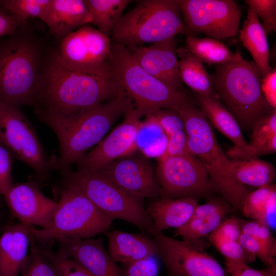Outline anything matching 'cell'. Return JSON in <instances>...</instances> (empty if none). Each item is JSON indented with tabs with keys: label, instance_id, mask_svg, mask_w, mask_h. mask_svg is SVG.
<instances>
[{
	"label": "cell",
	"instance_id": "44dd1931",
	"mask_svg": "<svg viewBox=\"0 0 276 276\" xmlns=\"http://www.w3.org/2000/svg\"><path fill=\"white\" fill-rule=\"evenodd\" d=\"M29 226H7L0 237V276H18L28 256L32 235Z\"/></svg>",
	"mask_w": 276,
	"mask_h": 276
},
{
	"label": "cell",
	"instance_id": "30bf717a",
	"mask_svg": "<svg viewBox=\"0 0 276 276\" xmlns=\"http://www.w3.org/2000/svg\"><path fill=\"white\" fill-rule=\"evenodd\" d=\"M0 142L41 177L53 168L31 123L19 107L0 101Z\"/></svg>",
	"mask_w": 276,
	"mask_h": 276
},
{
	"label": "cell",
	"instance_id": "7402d4cb",
	"mask_svg": "<svg viewBox=\"0 0 276 276\" xmlns=\"http://www.w3.org/2000/svg\"><path fill=\"white\" fill-rule=\"evenodd\" d=\"M232 208L222 197L212 198L204 204H198L188 221L176 229L175 235L181 236L185 240H194L209 236L233 211Z\"/></svg>",
	"mask_w": 276,
	"mask_h": 276
},
{
	"label": "cell",
	"instance_id": "ac0fdd59",
	"mask_svg": "<svg viewBox=\"0 0 276 276\" xmlns=\"http://www.w3.org/2000/svg\"><path fill=\"white\" fill-rule=\"evenodd\" d=\"M176 39L173 37L148 46H126L138 63L171 88L183 91L179 72Z\"/></svg>",
	"mask_w": 276,
	"mask_h": 276
},
{
	"label": "cell",
	"instance_id": "4fadbf2b",
	"mask_svg": "<svg viewBox=\"0 0 276 276\" xmlns=\"http://www.w3.org/2000/svg\"><path fill=\"white\" fill-rule=\"evenodd\" d=\"M156 177L167 198L197 199L215 192L204 166L189 153L160 158Z\"/></svg>",
	"mask_w": 276,
	"mask_h": 276
},
{
	"label": "cell",
	"instance_id": "c3c4849f",
	"mask_svg": "<svg viewBox=\"0 0 276 276\" xmlns=\"http://www.w3.org/2000/svg\"><path fill=\"white\" fill-rule=\"evenodd\" d=\"M261 88L268 104L274 109L276 108V70L275 68L262 77Z\"/></svg>",
	"mask_w": 276,
	"mask_h": 276
},
{
	"label": "cell",
	"instance_id": "9a60e30c",
	"mask_svg": "<svg viewBox=\"0 0 276 276\" xmlns=\"http://www.w3.org/2000/svg\"><path fill=\"white\" fill-rule=\"evenodd\" d=\"M144 114L132 106L118 125L77 163L79 170L97 172L109 163L130 156L137 149V135Z\"/></svg>",
	"mask_w": 276,
	"mask_h": 276
},
{
	"label": "cell",
	"instance_id": "2e32d148",
	"mask_svg": "<svg viewBox=\"0 0 276 276\" xmlns=\"http://www.w3.org/2000/svg\"><path fill=\"white\" fill-rule=\"evenodd\" d=\"M126 193L142 202L160 192L156 175L146 159L129 156L113 161L97 171Z\"/></svg>",
	"mask_w": 276,
	"mask_h": 276
},
{
	"label": "cell",
	"instance_id": "5b68a950",
	"mask_svg": "<svg viewBox=\"0 0 276 276\" xmlns=\"http://www.w3.org/2000/svg\"><path fill=\"white\" fill-rule=\"evenodd\" d=\"M109 62L120 86L144 116L165 109L178 111L195 102L185 93L171 88L148 73L123 44H111Z\"/></svg>",
	"mask_w": 276,
	"mask_h": 276
},
{
	"label": "cell",
	"instance_id": "ee69618b",
	"mask_svg": "<svg viewBox=\"0 0 276 276\" xmlns=\"http://www.w3.org/2000/svg\"><path fill=\"white\" fill-rule=\"evenodd\" d=\"M11 156L0 142V194L3 196L13 185Z\"/></svg>",
	"mask_w": 276,
	"mask_h": 276
},
{
	"label": "cell",
	"instance_id": "7bdbcfd3",
	"mask_svg": "<svg viewBox=\"0 0 276 276\" xmlns=\"http://www.w3.org/2000/svg\"><path fill=\"white\" fill-rule=\"evenodd\" d=\"M151 114L155 118L168 137L176 132L185 130L182 120L176 110L162 109Z\"/></svg>",
	"mask_w": 276,
	"mask_h": 276
},
{
	"label": "cell",
	"instance_id": "7a4b0ae2",
	"mask_svg": "<svg viewBox=\"0 0 276 276\" xmlns=\"http://www.w3.org/2000/svg\"><path fill=\"white\" fill-rule=\"evenodd\" d=\"M131 100L123 90L117 97L97 106L67 116L40 115L39 118L56 135L60 148L53 168L67 170L86 151L97 145L115 121L132 107Z\"/></svg>",
	"mask_w": 276,
	"mask_h": 276
},
{
	"label": "cell",
	"instance_id": "6da1fadb",
	"mask_svg": "<svg viewBox=\"0 0 276 276\" xmlns=\"http://www.w3.org/2000/svg\"><path fill=\"white\" fill-rule=\"evenodd\" d=\"M122 89L113 75L73 70L53 55L42 70L35 106L38 116H67L87 110L118 96Z\"/></svg>",
	"mask_w": 276,
	"mask_h": 276
},
{
	"label": "cell",
	"instance_id": "ffe728a7",
	"mask_svg": "<svg viewBox=\"0 0 276 276\" xmlns=\"http://www.w3.org/2000/svg\"><path fill=\"white\" fill-rule=\"evenodd\" d=\"M40 19L47 24L53 35L62 39L91 23L83 0H50Z\"/></svg>",
	"mask_w": 276,
	"mask_h": 276
},
{
	"label": "cell",
	"instance_id": "52a82bcc",
	"mask_svg": "<svg viewBox=\"0 0 276 276\" xmlns=\"http://www.w3.org/2000/svg\"><path fill=\"white\" fill-rule=\"evenodd\" d=\"M36 45L25 38L0 44V101L19 107L35 106L42 70Z\"/></svg>",
	"mask_w": 276,
	"mask_h": 276
},
{
	"label": "cell",
	"instance_id": "d6986e66",
	"mask_svg": "<svg viewBox=\"0 0 276 276\" xmlns=\"http://www.w3.org/2000/svg\"><path fill=\"white\" fill-rule=\"evenodd\" d=\"M59 245L57 253L70 258L95 276H125L99 239H71L59 238L55 240Z\"/></svg>",
	"mask_w": 276,
	"mask_h": 276
},
{
	"label": "cell",
	"instance_id": "681fc988",
	"mask_svg": "<svg viewBox=\"0 0 276 276\" xmlns=\"http://www.w3.org/2000/svg\"><path fill=\"white\" fill-rule=\"evenodd\" d=\"M24 24L16 15L0 10V37L13 34Z\"/></svg>",
	"mask_w": 276,
	"mask_h": 276
},
{
	"label": "cell",
	"instance_id": "4dcf8cb0",
	"mask_svg": "<svg viewBox=\"0 0 276 276\" xmlns=\"http://www.w3.org/2000/svg\"><path fill=\"white\" fill-rule=\"evenodd\" d=\"M141 121L137 135V148L146 156L159 159L166 149L168 136L152 114Z\"/></svg>",
	"mask_w": 276,
	"mask_h": 276
},
{
	"label": "cell",
	"instance_id": "74e56055",
	"mask_svg": "<svg viewBox=\"0 0 276 276\" xmlns=\"http://www.w3.org/2000/svg\"><path fill=\"white\" fill-rule=\"evenodd\" d=\"M238 242L249 253L258 257L266 266L276 271L275 256L260 241L241 233Z\"/></svg>",
	"mask_w": 276,
	"mask_h": 276
},
{
	"label": "cell",
	"instance_id": "f6af8a7d",
	"mask_svg": "<svg viewBox=\"0 0 276 276\" xmlns=\"http://www.w3.org/2000/svg\"><path fill=\"white\" fill-rule=\"evenodd\" d=\"M125 276H157L159 264L155 256L126 265Z\"/></svg>",
	"mask_w": 276,
	"mask_h": 276
},
{
	"label": "cell",
	"instance_id": "277c9868",
	"mask_svg": "<svg viewBox=\"0 0 276 276\" xmlns=\"http://www.w3.org/2000/svg\"><path fill=\"white\" fill-rule=\"evenodd\" d=\"M214 88L223 104L244 130L273 110L261 88L262 77L253 61L245 59L239 51L232 59L218 64L211 76Z\"/></svg>",
	"mask_w": 276,
	"mask_h": 276
},
{
	"label": "cell",
	"instance_id": "cb8c5ba5",
	"mask_svg": "<svg viewBox=\"0 0 276 276\" xmlns=\"http://www.w3.org/2000/svg\"><path fill=\"white\" fill-rule=\"evenodd\" d=\"M198 204L191 197H165L152 202L147 211L155 232H162L170 228H178L189 220Z\"/></svg>",
	"mask_w": 276,
	"mask_h": 276
},
{
	"label": "cell",
	"instance_id": "d590c367",
	"mask_svg": "<svg viewBox=\"0 0 276 276\" xmlns=\"http://www.w3.org/2000/svg\"><path fill=\"white\" fill-rule=\"evenodd\" d=\"M245 2L262 20L261 24L267 36L275 31V0H246Z\"/></svg>",
	"mask_w": 276,
	"mask_h": 276
},
{
	"label": "cell",
	"instance_id": "8fae6325",
	"mask_svg": "<svg viewBox=\"0 0 276 276\" xmlns=\"http://www.w3.org/2000/svg\"><path fill=\"white\" fill-rule=\"evenodd\" d=\"M185 33H201L218 41L235 36L241 17L234 0H178Z\"/></svg>",
	"mask_w": 276,
	"mask_h": 276
},
{
	"label": "cell",
	"instance_id": "ba28073f",
	"mask_svg": "<svg viewBox=\"0 0 276 276\" xmlns=\"http://www.w3.org/2000/svg\"><path fill=\"white\" fill-rule=\"evenodd\" d=\"M113 220L80 191L65 186L50 224L43 228H29L33 238L41 242L59 238L81 239L105 233Z\"/></svg>",
	"mask_w": 276,
	"mask_h": 276
},
{
	"label": "cell",
	"instance_id": "8992f818",
	"mask_svg": "<svg viewBox=\"0 0 276 276\" xmlns=\"http://www.w3.org/2000/svg\"><path fill=\"white\" fill-rule=\"evenodd\" d=\"M185 33L178 0H144L122 14L111 36L114 43L140 46Z\"/></svg>",
	"mask_w": 276,
	"mask_h": 276
},
{
	"label": "cell",
	"instance_id": "603a6c76",
	"mask_svg": "<svg viewBox=\"0 0 276 276\" xmlns=\"http://www.w3.org/2000/svg\"><path fill=\"white\" fill-rule=\"evenodd\" d=\"M106 235L108 252L116 262L127 265L157 255L155 241L145 234L113 230L107 232Z\"/></svg>",
	"mask_w": 276,
	"mask_h": 276
},
{
	"label": "cell",
	"instance_id": "e575fe53",
	"mask_svg": "<svg viewBox=\"0 0 276 276\" xmlns=\"http://www.w3.org/2000/svg\"><path fill=\"white\" fill-rule=\"evenodd\" d=\"M276 152V134L266 142L258 144H248L245 147L237 148L233 146L229 148L226 155L232 159H251L264 155L275 153Z\"/></svg>",
	"mask_w": 276,
	"mask_h": 276
},
{
	"label": "cell",
	"instance_id": "f546056e",
	"mask_svg": "<svg viewBox=\"0 0 276 276\" xmlns=\"http://www.w3.org/2000/svg\"><path fill=\"white\" fill-rule=\"evenodd\" d=\"M130 0H84L91 23L101 33L109 37Z\"/></svg>",
	"mask_w": 276,
	"mask_h": 276
},
{
	"label": "cell",
	"instance_id": "7dc6e473",
	"mask_svg": "<svg viewBox=\"0 0 276 276\" xmlns=\"http://www.w3.org/2000/svg\"><path fill=\"white\" fill-rule=\"evenodd\" d=\"M187 143V136L185 130L168 136L165 152L162 157L178 155L188 153Z\"/></svg>",
	"mask_w": 276,
	"mask_h": 276
},
{
	"label": "cell",
	"instance_id": "1f68e13d",
	"mask_svg": "<svg viewBox=\"0 0 276 276\" xmlns=\"http://www.w3.org/2000/svg\"><path fill=\"white\" fill-rule=\"evenodd\" d=\"M186 44L188 52L209 65L226 63L232 59L234 55L223 43L209 37L198 38L187 35Z\"/></svg>",
	"mask_w": 276,
	"mask_h": 276
},
{
	"label": "cell",
	"instance_id": "836d02e7",
	"mask_svg": "<svg viewBox=\"0 0 276 276\" xmlns=\"http://www.w3.org/2000/svg\"><path fill=\"white\" fill-rule=\"evenodd\" d=\"M50 0H0V8L19 17L24 23L29 18H40Z\"/></svg>",
	"mask_w": 276,
	"mask_h": 276
},
{
	"label": "cell",
	"instance_id": "f1b7e54d",
	"mask_svg": "<svg viewBox=\"0 0 276 276\" xmlns=\"http://www.w3.org/2000/svg\"><path fill=\"white\" fill-rule=\"evenodd\" d=\"M243 215L271 227L275 224L276 187L274 184L257 188L246 196L241 211Z\"/></svg>",
	"mask_w": 276,
	"mask_h": 276
},
{
	"label": "cell",
	"instance_id": "9c48e42d",
	"mask_svg": "<svg viewBox=\"0 0 276 276\" xmlns=\"http://www.w3.org/2000/svg\"><path fill=\"white\" fill-rule=\"evenodd\" d=\"M65 186L82 193L99 210L112 218L136 226L151 236L153 222L141 202L132 197L98 172L62 171Z\"/></svg>",
	"mask_w": 276,
	"mask_h": 276
},
{
	"label": "cell",
	"instance_id": "4316f807",
	"mask_svg": "<svg viewBox=\"0 0 276 276\" xmlns=\"http://www.w3.org/2000/svg\"><path fill=\"white\" fill-rule=\"evenodd\" d=\"M176 53L180 58L179 72L182 83H185L197 95L217 98L211 75L203 62L186 49L179 48L176 50Z\"/></svg>",
	"mask_w": 276,
	"mask_h": 276
},
{
	"label": "cell",
	"instance_id": "484cf974",
	"mask_svg": "<svg viewBox=\"0 0 276 276\" xmlns=\"http://www.w3.org/2000/svg\"><path fill=\"white\" fill-rule=\"evenodd\" d=\"M196 104L213 126L232 141L235 147L241 148L247 143L241 129L233 116L217 98L195 95Z\"/></svg>",
	"mask_w": 276,
	"mask_h": 276
},
{
	"label": "cell",
	"instance_id": "d4e9b609",
	"mask_svg": "<svg viewBox=\"0 0 276 276\" xmlns=\"http://www.w3.org/2000/svg\"><path fill=\"white\" fill-rule=\"evenodd\" d=\"M239 37L244 46L251 54L254 62L262 78L263 77L272 70L269 65L268 42L259 18L250 8L247 10Z\"/></svg>",
	"mask_w": 276,
	"mask_h": 276
},
{
	"label": "cell",
	"instance_id": "ab89813d",
	"mask_svg": "<svg viewBox=\"0 0 276 276\" xmlns=\"http://www.w3.org/2000/svg\"><path fill=\"white\" fill-rule=\"evenodd\" d=\"M251 140L249 144L264 143L276 134V110L257 121L251 130Z\"/></svg>",
	"mask_w": 276,
	"mask_h": 276
},
{
	"label": "cell",
	"instance_id": "7c38bea8",
	"mask_svg": "<svg viewBox=\"0 0 276 276\" xmlns=\"http://www.w3.org/2000/svg\"><path fill=\"white\" fill-rule=\"evenodd\" d=\"M152 236L157 245V255L171 276H229L206 251L202 238L179 240L156 232Z\"/></svg>",
	"mask_w": 276,
	"mask_h": 276
},
{
	"label": "cell",
	"instance_id": "e0dca14e",
	"mask_svg": "<svg viewBox=\"0 0 276 276\" xmlns=\"http://www.w3.org/2000/svg\"><path fill=\"white\" fill-rule=\"evenodd\" d=\"M4 197L10 211L21 223L41 228L50 224L57 205L33 182L13 184Z\"/></svg>",
	"mask_w": 276,
	"mask_h": 276
},
{
	"label": "cell",
	"instance_id": "d6a6232c",
	"mask_svg": "<svg viewBox=\"0 0 276 276\" xmlns=\"http://www.w3.org/2000/svg\"><path fill=\"white\" fill-rule=\"evenodd\" d=\"M20 276H60L44 248L36 243L32 236L30 252L20 273Z\"/></svg>",
	"mask_w": 276,
	"mask_h": 276
},
{
	"label": "cell",
	"instance_id": "3957f363",
	"mask_svg": "<svg viewBox=\"0 0 276 276\" xmlns=\"http://www.w3.org/2000/svg\"><path fill=\"white\" fill-rule=\"evenodd\" d=\"M187 136V149L206 169L215 192L235 209L242 210L250 191L239 184L231 170V159L220 148L213 126L196 103H189L178 110Z\"/></svg>",
	"mask_w": 276,
	"mask_h": 276
},
{
	"label": "cell",
	"instance_id": "b9f144b4",
	"mask_svg": "<svg viewBox=\"0 0 276 276\" xmlns=\"http://www.w3.org/2000/svg\"><path fill=\"white\" fill-rule=\"evenodd\" d=\"M241 233L239 219L232 216L222 221L209 236V239L212 244L218 241H238Z\"/></svg>",
	"mask_w": 276,
	"mask_h": 276
},
{
	"label": "cell",
	"instance_id": "bcb514c9",
	"mask_svg": "<svg viewBox=\"0 0 276 276\" xmlns=\"http://www.w3.org/2000/svg\"><path fill=\"white\" fill-rule=\"evenodd\" d=\"M226 271L229 276H276V271L266 267L257 269L242 262L225 261Z\"/></svg>",
	"mask_w": 276,
	"mask_h": 276
},
{
	"label": "cell",
	"instance_id": "f35d334b",
	"mask_svg": "<svg viewBox=\"0 0 276 276\" xmlns=\"http://www.w3.org/2000/svg\"><path fill=\"white\" fill-rule=\"evenodd\" d=\"M225 258V261L242 262L248 264L256 257L247 251L238 241L215 242L212 244Z\"/></svg>",
	"mask_w": 276,
	"mask_h": 276
},
{
	"label": "cell",
	"instance_id": "83f0119b",
	"mask_svg": "<svg viewBox=\"0 0 276 276\" xmlns=\"http://www.w3.org/2000/svg\"><path fill=\"white\" fill-rule=\"evenodd\" d=\"M231 159L232 174L239 184L257 189L273 184L275 170L269 162L259 158Z\"/></svg>",
	"mask_w": 276,
	"mask_h": 276
},
{
	"label": "cell",
	"instance_id": "8d00e7d4",
	"mask_svg": "<svg viewBox=\"0 0 276 276\" xmlns=\"http://www.w3.org/2000/svg\"><path fill=\"white\" fill-rule=\"evenodd\" d=\"M239 220L242 233L255 238L275 255V239L267 226L257 220Z\"/></svg>",
	"mask_w": 276,
	"mask_h": 276
},
{
	"label": "cell",
	"instance_id": "5bb4252c",
	"mask_svg": "<svg viewBox=\"0 0 276 276\" xmlns=\"http://www.w3.org/2000/svg\"><path fill=\"white\" fill-rule=\"evenodd\" d=\"M111 44L109 37L86 25L64 37L57 53L73 70L110 76L112 75L109 62Z\"/></svg>",
	"mask_w": 276,
	"mask_h": 276
},
{
	"label": "cell",
	"instance_id": "60d3db41",
	"mask_svg": "<svg viewBox=\"0 0 276 276\" xmlns=\"http://www.w3.org/2000/svg\"><path fill=\"white\" fill-rule=\"evenodd\" d=\"M44 251L60 276H95L73 260L55 254L49 248H44Z\"/></svg>",
	"mask_w": 276,
	"mask_h": 276
}]
</instances>
